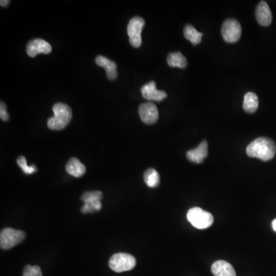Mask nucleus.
<instances>
[{"label":"nucleus","instance_id":"nucleus-1","mask_svg":"<svg viewBox=\"0 0 276 276\" xmlns=\"http://www.w3.org/2000/svg\"><path fill=\"white\" fill-rule=\"evenodd\" d=\"M276 145L274 141L268 137H259L251 141L247 148L249 157L269 161L274 158Z\"/></svg>","mask_w":276,"mask_h":276},{"label":"nucleus","instance_id":"nucleus-2","mask_svg":"<svg viewBox=\"0 0 276 276\" xmlns=\"http://www.w3.org/2000/svg\"><path fill=\"white\" fill-rule=\"evenodd\" d=\"M54 117L48 120V127L51 130H60L67 127L73 118L71 107L64 103H57L52 107Z\"/></svg>","mask_w":276,"mask_h":276},{"label":"nucleus","instance_id":"nucleus-3","mask_svg":"<svg viewBox=\"0 0 276 276\" xmlns=\"http://www.w3.org/2000/svg\"><path fill=\"white\" fill-rule=\"evenodd\" d=\"M187 220L197 229H207L213 225V215L200 207L192 208L187 215Z\"/></svg>","mask_w":276,"mask_h":276},{"label":"nucleus","instance_id":"nucleus-4","mask_svg":"<svg viewBox=\"0 0 276 276\" xmlns=\"http://www.w3.org/2000/svg\"><path fill=\"white\" fill-rule=\"evenodd\" d=\"M108 264L111 270L115 273H124L135 267L136 259L130 254L117 253L111 257Z\"/></svg>","mask_w":276,"mask_h":276},{"label":"nucleus","instance_id":"nucleus-5","mask_svg":"<svg viewBox=\"0 0 276 276\" xmlns=\"http://www.w3.org/2000/svg\"><path fill=\"white\" fill-rule=\"evenodd\" d=\"M25 237V233L23 231L5 228L0 233V247L2 250H10L20 244Z\"/></svg>","mask_w":276,"mask_h":276},{"label":"nucleus","instance_id":"nucleus-6","mask_svg":"<svg viewBox=\"0 0 276 276\" xmlns=\"http://www.w3.org/2000/svg\"><path fill=\"white\" fill-rule=\"evenodd\" d=\"M145 25V21L143 18L135 16L132 18L127 25V35L130 43L134 48H139L142 44L141 32Z\"/></svg>","mask_w":276,"mask_h":276},{"label":"nucleus","instance_id":"nucleus-7","mask_svg":"<svg viewBox=\"0 0 276 276\" xmlns=\"http://www.w3.org/2000/svg\"><path fill=\"white\" fill-rule=\"evenodd\" d=\"M242 35L240 23L234 19L226 20L222 25V35L227 43H236Z\"/></svg>","mask_w":276,"mask_h":276},{"label":"nucleus","instance_id":"nucleus-8","mask_svg":"<svg viewBox=\"0 0 276 276\" xmlns=\"http://www.w3.org/2000/svg\"><path fill=\"white\" fill-rule=\"evenodd\" d=\"M141 121L146 125H153L157 122L159 118L157 106L152 102H146L141 104L138 108Z\"/></svg>","mask_w":276,"mask_h":276},{"label":"nucleus","instance_id":"nucleus-9","mask_svg":"<svg viewBox=\"0 0 276 276\" xmlns=\"http://www.w3.org/2000/svg\"><path fill=\"white\" fill-rule=\"evenodd\" d=\"M51 50V45L42 39L31 40L26 46L27 54L31 58H35L38 54H50Z\"/></svg>","mask_w":276,"mask_h":276},{"label":"nucleus","instance_id":"nucleus-10","mask_svg":"<svg viewBox=\"0 0 276 276\" xmlns=\"http://www.w3.org/2000/svg\"><path fill=\"white\" fill-rule=\"evenodd\" d=\"M141 94L144 99L148 100H155L160 101L167 98V95L164 91H159L156 88L154 81H150L149 83L144 85L141 89Z\"/></svg>","mask_w":276,"mask_h":276},{"label":"nucleus","instance_id":"nucleus-11","mask_svg":"<svg viewBox=\"0 0 276 276\" xmlns=\"http://www.w3.org/2000/svg\"><path fill=\"white\" fill-rule=\"evenodd\" d=\"M255 16L258 23L263 26H268L273 21V15L267 2L261 1L255 9Z\"/></svg>","mask_w":276,"mask_h":276},{"label":"nucleus","instance_id":"nucleus-12","mask_svg":"<svg viewBox=\"0 0 276 276\" xmlns=\"http://www.w3.org/2000/svg\"><path fill=\"white\" fill-rule=\"evenodd\" d=\"M208 155V143L206 141H202L199 146L195 149L190 150L187 153V158L190 162L196 164H201Z\"/></svg>","mask_w":276,"mask_h":276},{"label":"nucleus","instance_id":"nucleus-13","mask_svg":"<svg viewBox=\"0 0 276 276\" xmlns=\"http://www.w3.org/2000/svg\"><path fill=\"white\" fill-rule=\"evenodd\" d=\"M214 276H236V271L231 264L224 260L215 262L211 267Z\"/></svg>","mask_w":276,"mask_h":276},{"label":"nucleus","instance_id":"nucleus-14","mask_svg":"<svg viewBox=\"0 0 276 276\" xmlns=\"http://www.w3.org/2000/svg\"><path fill=\"white\" fill-rule=\"evenodd\" d=\"M95 62L99 66L105 69L106 75H107L108 79H116L117 77H118V73L116 71L117 65L115 62H112L106 57L101 56V55L96 57Z\"/></svg>","mask_w":276,"mask_h":276},{"label":"nucleus","instance_id":"nucleus-15","mask_svg":"<svg viewBox=\"0 0 276 276\" xmlns=\"http://www.w3.org/2000/svg\"><path fill=\"white\" fill-rule=\"evenodd\" d=\"M65 169L68 174L75 177H81L85 175V171H86L85 166L75 157H73L68 161Z\"/></svg>","mask_w":276,"mask_h":276},{"label":"nucleus","instance_id":"nucleus-16","mask_svg":"<svg viewBox=\"0 0 276 276\" xmlns=\"http://www.w3.org/2000/svg\"><path fill=\"white\" fill-rule=\"evenodd\" d=\"M259 107V98L253 92L246 94L243 101V109L246 112L252 114L255 112Z\"/></svg>","mask_w":276,"mask_h":276},{"label":"nucleus","instance_id":"nucleus-17","mask_svg":"<svg viewBox=\"0 0 276 276\" xmlns=\"http://www.w3.org/2000/svg\"><path fill=\"white\" fill-rule=\"evenodd\" d=\"M167 63L171 67L184 69L187 67V60L182 53L176 51V52L170 53L167 56Z\"/></svg>","mask_w":276,"mask_h":276},{"label":"nucleus","instance_id":"nucleus-18","mask_svg":"<svg viewBox=\"0 0 276 276\" xmlns=\"http://www.w3.org/2000/svg\"><path fill=\"white\" fill-rule=\"evenodd\" d=\"M183 33H184L185 38L190 40L192 44L194 45V46L201 43L202 33L198 32L193 25H186L184 27V29H183Z\"/></svg>","mask_w":276,"mask_h":276},{"label":"nucleus","instance_id":"nucleus-19","mask_svg":"<svg viewBox=\"0 0 276 276\" xmlns=\"http://www.w3.org/2000/svg\"><path fill=\"white\" fill-rule=\"evenodd\" d=\"M144 179L148 187L155 188L160 183V175L156 170L150 168L144 174Z\"/></svg>","mask_w":276,"mask_h":276},{"label":"nucleus","instance_id":"nucleus-20","mask_svg":"<svg viewBox=\"0 0 276 276\" xmlns=\"http://www.w3.org/2000/svg\"><path fill=\"white\" fill-rule=\"evenodd\" d=\"M102 197H103L102 192L95 190V191L85 192L81 196V200L82 202H84V203H87V202L100 201L102 199Z\"/></svg>","mask_w":276,"mask_h":276},{"label":"nucleus","instance_id":"nucleus-21","mask_svg":"<svg viewBox=\"0 0 276 276\" xmlns=\"http://www.w3.org/2000/svg\"><path fill=\"white\" fill-rule=\"evenodd\" d=\"M18 165L20 166L22 171L25 173V175H32L34 173L36 172L37 169L35 165L28 166L27 164L26 159L23 156H20L17 159Z\"/></svg>","mask_w":276,"mask_h":276},{"label":"nucleus","instance_id":"nucleus-22","mask_svg":"<svg viewBox=\"0 0 276 276\" xmlns=\"http://www.w3.org/2000/svg\"><path fill=\"white\" fill-rule=\"evenodd\" d=\"M102 208L101 202L100 201H94L92 202H87L81 209L82 213H92L95 211H99Z\"/></svg>","mask_w":276,"mask_h":276},{"label":"nucleus","instance_id":"nucleus-23","mask_svg":"<svg viewBox=\"0 0 276 276\" xmlns=\"http://www.w3.org/2000/svg\"><path fill=\"white\" fill-rule=\"evenodd\" d=\"M23 276H43V273L39 266L27 265L23 270Z\"/></svg>","mask_w":276,"mask_h":276},{"label":"nucleus","instance_id":"nucleus-24","mask_svg":"<svg viewBox=\"0 0 276 276\" xmlns=\"http://www.w3.org/2000/svg\"><path fill=\"white\" fill-rule=\"evenodd\" d=\"M0 118L4 122H7L9 119V115L8 114L7 110H6V106H5V103L2 101L0 104Z\"/></svg>","mask_w":276,"mask_h":276},{"label":"nucleus","instance_id":"nucleus-25","mask_svg":"<svg viewBox=\"0 0 276 276\" xmlns=\"http://www.w3.org/2000/svg\"><path fill=\"white\" fill-rule=\"evenodd\" d=\"M9 1H5V0H2L1 2H0V5L1 6H3V7H6L9 4Z\"/></svg>","mask_w":276,"mask_h":276},{"label":"nucleus","instance_id":"nucleus-26","mask_svg":"<svg viewBox=\"0 0 276 276\" xmlns=\"http://www.w3.org/2000/svg\"><path fill=\"white\" fill-rule=\"evenodd\" d=\"M272 226H273V229H274V231L276 232V219H275L273 223H272Z\"/></svg>","mask_w":276,"mask_h":276}]
</instances>
